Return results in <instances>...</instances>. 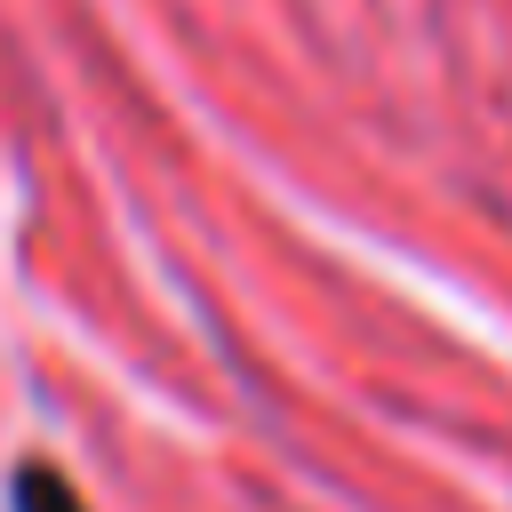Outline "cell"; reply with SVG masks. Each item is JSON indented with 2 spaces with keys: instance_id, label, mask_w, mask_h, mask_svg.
<instances>
[{
  "instance_id": "cell-1",
  "label": "cell",
  "mask_w": 512,
  "mask_h": 512,
  "mask_svg": "<svg viewBox=\"0 0 512 512\" xmlns=\"http://www.w3.org/2000/svg\"><path fill=\"white\" fill-rule=\"evenodd\" d=\"M16 512H80V496H72L56 472L32 464V472H16Z\"/></svg>"
}]
</instances>
